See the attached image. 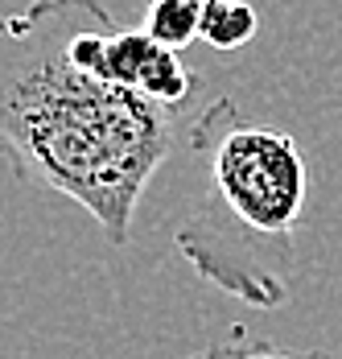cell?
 Segmentation results:
<instances>
[{
  "label": "cell",
  "mask_w": 342,
  "mask_h": 359,
  "mask_svg": "<svg viewBox=\"0 0 342 359\" xmlns=\"http://www.w3.org/2000/svg\"><path fill=\"white\" fill-rule=\"evenodd\" d=\"M100 0H34L0 17V161L132 240L140 194L173 153L177 111L111 74Z\"/></svg>",
  "instance_id": "obj_1"
},
{
  "label": "cell",
  "mask_w": 342,
  "mask_h": 359,
  "mask_svg": "<svg viewBox=\"0 0 342 359\" xmlns=\"http://www.w3.org/2000/svg\"><path fill=\"white\" fill-rule=\"evenodd\" d=\"M190 149L206 186L177 223L173 244L203 281L273 310L289 297L297 223L309 198L301 144L273 124H247L227 95L190 124Z\"/></svg>",
  "instance_id": "obj_2"
},
{
  "label": "cell",
  "mask_w": 342,
  "mask_h": 359,
  "mask_svg": "<svg viewBox=\"0 0 342 359\" xmlns=\"http://www.w3.org/2000/svg\"><path fill=\"white\" fill-rule=\"evenodd\" d=\"M260 29V13L247 0H206L198 37L210 50H240Z\"/></svg>",
  "instance_id": "obj_3"
},
{
  "label": "cell",
  "mask_w": 342,
  "mask_h": 359,
  "mask_svg": "<svg viewBox=\"0 0 342 359\" xmlns=\"http://www.w3.org/2000/svg\"><path fill=\"white\" fill-rule=\"evenodd\" d=\"M206 0H149L144 8V34L153 37L157 46L182 50L198 37V21H203Z\"/></svg>",
  "instance_id": "obj_4"
},
{
  "label": "cell",
  "mask_w": 342,
  "mask_h": 359,
  "mask_svg": "<svg viewBox=\"0 0 342 359\" xmlns=\"http://www.w3.org/2000/svg\"><path fill=\"white\" fill-rule=\"evenodd\" d=\"M140 91H144L149 100L165 104V108H182V104L190 100V91H194V71L182 62L177 50L157 46L149 71H144V79H140Z\"/></svg>",
  "instance_id": "obj_5"
},
{
  "label": "cell",
  "mask_w": 342,
  "mask_h": 359,
  "mask_svg": "<svg viewBox=\"0 0 342 359\" xmlns=\"http://www.w3.org/2000/svg\"><path fill=\"white\" fill-rule=\"evenodd\" d=\"M190 359H330V355H306V351H289L276 343H210Z\"/></svg>",
  "instance_id": "obj_6"
}]
</instances>
